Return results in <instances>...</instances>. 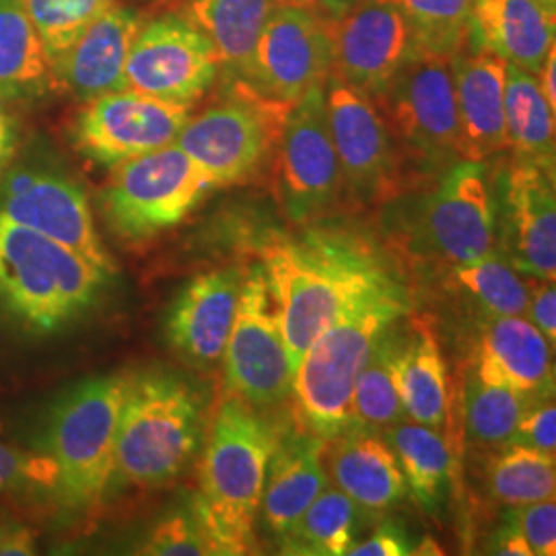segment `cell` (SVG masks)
<instances>
[{"label":"cell","instance_id":"cell-1","mask_svg":"<svg viewBox=\"0 0 556 556\" xmlns=\"http://www.w3.org/2000/svg\"><path fill=\"white\" fill-rule=\"evenodd\" d=\"M260 256L293 371L346 307L397 282L365 241L316 229L268 239Z\"/></svg>","mask_w":556,"mask_h":556},{"label":"cell","instance_id":"cell-2","mask_svg":"<svg viewBox=\"0 0 556 556\" xmlns=\"http://www.w3.org/2000/svg\"><path fill=\"white\" fill-rule=\"evenodd\" d=\"M278 435L280 431L258 408L238 396L223 402L213 418L202 457L200 495L192 501L213 555L252 551L254 519Z\"/></svg>","mask_w":556,"mask_h":556},{"label":"cell","instance_id":"cell-3","mask_svg":"<svg viewBox=\"0 0 556 556\" xmlns=\"http://www.w3.org/2000/svg\"><path fill=\"white\" fill-rule=\"evenodd\" d=\"M410 312L406 289L394 282L346 307L301 357L293 378L295 415L305 431L332 439L353 427L358 371L379 337Z\"/></svg>","mask_w":556,"mask_h":556},{"label":"cell","instance_id":"cell-4","mask_svg":"<svg viewBox=\"0 0 556 556\" xmlns=\"http://www.w3.org/2000/svg\"><path fill=\"white\" fill-rule=\"evenodd\" d=\"M105 277L56 239L0 215V305L25 328L54 332L80 318Z\"/></svg>","mask_w":556,"mask_h":556},{"label":"cell","instance_id":"cell-5","mask_svg":"<svg viewBox=\"0 0 556 556\" xmlns=\"http://www.w3.org/2000/svg\"><path fill=\"white\" fill-rule=\"evenodd\" d=\"M202 427L199 394L184 379L172 374L126 378L114 475L147 489L169 484L197 456Z\"/></svg>","mask_w":556,"mask_h":556},{"label":"cell","instance_id":"cell-6","mask_svg":"<svg viewBox=\"0 0 556 556\" xmlns=\"http://www.w3.org/2000/svg\"><path fill=\"white\" fill-rule=\"evenodd\" d=\"M124 390V376L85 379L50 410L41 454L54 464L56 493L71 507L98 503L112 482Z\"/></svg>","mask_w":556,"mask_h":556},{"label":"cell","instance_id":"cell-7","mask_svg":"<svg viewBox=\"0 0 556 556\" xmlns=\"http://www.w3.org/2000/svg\"><path fill=\"white\" fill-rule=\"evenodd\" d=\"M402 160L420 174H441L466 160L452 59L417 52L376 98Z\"/></svg>","mask_w":556,"mask_h":556},{"label":"cell","instance_id":"cell-8","mask_svg":"<svg viewBox=\"0 0 556 556\" xmlns=\"http://www.w3.org/2000/svg\"><path fill=\"white\" fill-rule=\"evenodd\" d=\"M217 184L176 142L112 167L101 194L110 229L124 241H147L186 219Z\"/></svg>","mask_w":556,"mask_h":556},{"label":"cell","instance_id":"cell-9","mask_svg":"<svg viewBox=\"0 0 556 556\" xmlns=\"http://www.w3.org/2000/svg\"><path fill=\"white\" fill-rule=\"evenodd\" d=\"M291 108L248 83H225V100L190 116L176 144L217 186L248 181L275 155Z\"/></svg>","mask_w":556,"mask_h":556},{"label":"cell","instance_id":"cell-10","mask_svg":"<svg viewBox=\"0 0 556 556\" xmlns=\"http://www.w3.org/2000/svg\"><path fill=\"white\" fill-rule=\"evenodd\" d=\"M410 231L418 254L447 268L495 252V194L486 163L459 160L443 169L435 188L417 200Z\"/></svg>","mask_w":556,"mask_h":556},{"label":"cell","instance_id":"cell-11","mask_svg":"<svg viewBox=\"0 0 556 556\" xmlns=\"http://www.w3.org/2000/svg\"><path fill=\"white\" fill-rule=\"evenodd\" d=\"M324 100L342 190L349 199L376 204L400 197L404 160L376 101L334 73L324 83Z\"/></svg>","mask_w":556,"mask_h":556},{"label":"cell","instance_id":"cell-12","mask_svg":"<svg viewBox=\"0 0 556 556\" xmlns=\"http://www.w3.org/2000/svg\"><path fill=\"white\" fill-rule=\"evenodd\" d=\"M223 363L227 388L250 406L268 410L291 397L295 371L262 264L243 273Z\"/></svg>","mask_w":556,"mask_h":556},{"label":"cell","instance_id":"cell-13","mask_svg":"<svg viewBox=\"0 0 556 556\" xmlns=\"http://www.w3.org/2000/svg\"><path fill=\"white\" fill-rule=\"evenodd\" d=\"M275 192L285 215L303 225L334 208L342 176L328 128L324 85L289 110L275 149Z\"/></svg>","mask_w":556,"mask_h":556},{"label":"cell","instance_id":"cell-14","mask_svg":"<svg viewBox=\"0 0 556 556\" xmlns=\"http://www.w3.org/2000/svg\"><path fill=\"white\" fill-rule=\"evenodd\" d=\"M213 41L186 13L142 21L126 62V89L192 105L219 77Z\"/></svg>","mask_w":556,"mask_h":556},{"label":"cell","instance_id":"cell-15","mask_svg":"<svg viewBox=\"0 0 556 556\" xmlns=\"http://www.w3.org/2000/svg\"><path fill=\"white\" fill-rule=\"evenodd\" d=\"M192 105L119 89L85 101L71 124V140L83 157L103 167L157 151L178 139Z\"/></svg>","mask_w":556,"mask_h":556},{"label":"cell","instance_id":"cell-16","mask_svg":"<svg viewBox=\"0 0 556 556\" xmlns=\"http://www.w3.org/2000/svg\"><path fill=\"white\" fill-rule=\"evenodd\" d=\"M332 21L314 7L278 4L260 34L248 85L268 100L295 105L332 71Z\"/></svg>","mask_w":556,"mask_h":556},{"label":"cell","instance_id":"cell-17","mask_svg":"<svg viewBox=\"0 0 556 556\" xmlns=\"http://www.w3.org/2000/svg\"><path fill=\"white\" fill-rule=\"evenodd\" d=\"M498 254L519 275L555 280V167L514 160L493 176Z\"/></svg>","mask_w":556,"mask_h":556},{"label":"cell","instance_id":"cell-18","mask_svg":"<svg viewBox=\"0 0 556 556\" xmlns=\"http://www.w3.org/2000/svg\"><path fill=\"white\" fill-rule=\"evenodd\" d=\"M0 215L56 239L105 275L114 273V262L101 245L91 204L77 181L54 172H4Z\"/></svg>","mask_w":556,"mask_h":556},{"label":"cell","instance_id":"cell-19","mask_svg":"<svg viewBox=\"0 0 556 556\" xmlns=\"http://www.w3.org/2000/svg\"><path fill=\"white\" fill-rule=\"evenodd\" d=\"M332 50L330 73L369 98L418 52L408 23L390 0H358L332 21Z\"/></svg>","mask_w":556,"mask_h":556},{"label":"cell","instance_id":"cell-20","mask_svg":"<svg viewBox=\"0 0 556 556\" xmlns=\"http://www.w3.org/2000/svg\"><path fill=\"white\" fill-rule=\"evenodd\" d=\"M241 280L239 268L202 273L179 291L167 312L169 346L200 371L215 369L223 361L238 312Z\"/></svg>","mask_w":556,"mask_h":556},{"label":"cell","instance_id":"cell-21","mask_svg":"<svg viewBox=\"0 0 556 556\" xmlns=\"http://www.w3.org/2000/svg\"><path fill=\"white\" fill-rule=\"evenodd\" d=\"M142 21L137 9L110 7L50 62L52 87L83 103L126 89V62Z\"/></svg>","mask_w":556,"mask_h":556},{"label":"cell","instance_id":"cell-22","mask_svg":"<svg viewBox=\"0 0 556 556\" xmlns=\"http://www.w3.org/2000/svg\"><path fill=\"white\" fill-rule=\"evenodd\" d=\"M396 324L392 374L404 413L415 422L443 433L457 452L454 392L438 337L422 319L410 321L402 332H396Z\"/></svg>","mask_w":556,"mask_h":556},{"label":"cell","instance_id":"cell-23","mask_svg":"<svg viewBox=\"0 0 556 556\" xmlns=\"http://www.w3.org/2000/svg\"><path fill=\"white\" fill-rule=\"evenodd\" d=\"M472 371L491 386L534 400L555 392L553 346L523 316H489L482 321Z\"/></svg>","mask_w":556,"mask_h":556},{"label":"cell","instance_id":"cell-24","mask_svg":"<svg viewBox=\"0 0 556 556\" xmlns=\"http://www.w3.org/2000/svg\"><path fill=\"white\" fill-rule=\"evenodd\" d=\"M321 457L328 480L355 501L363 516H383L408 493L396 456L378 431L349 427L324 439Z\"/></svg>","mask_w":556,"mask_h":556},{"label":"cell","instance_id":"cell-25","mask_svg":"<svg viewBox=\"0 0 556 556\" xmlns=\"http://www.w3.org/2000/svg\"><path fill=\"white\" fill-rule=\"evenodd\" d=\"M505 66L484 50L462 48L452 56L457 118L466 160L484 161L509 149L505 132Z\"/></svg>","mask_w":556,"mask_h":556},{"label":"cell","instance_id":"cell-26","mask_svg":"<svg viewBox=\"0 0 556 556\" xmlns=\"http://www.w3.org/2000/svg\"><path fill=\"white\" fill-rule=\"evenodd\" d=\"M324 439L299 427L278 435L262 491V517L280 540L328 486L324 468Z\"/></svg>","mask_w":556,"mask_h":556},{"label":"cell","instance_id":"cell-27","mask_svg":"<svg viewBox=\"0 0 556 556\" xmlns=\"http://www.w3.org/2000/svg\"><path fill=\"white\" fill-rule=\"evenodd\" d=\"M555 15L538 0H472L468 41L538 75L555 48Z\"/></svg>","mask_w":556,"mask_h":556},{"label":"cell","instance_id":"cell-28","mask_svg":"<svg viewBox=\"0 0 556 556\" xmlns=\"http://www.w3.org/2000/svg\"><path fill=\"white\" fill-rule=\"evenodd\" d=\"M277 0H188L186 15L213 41L225 83H248L260 34Z\"/></svg>","mask_w":556,"mask_h":556},{"label":"cell","instance_id":"cell-29","mask_svg":"<svg viewBox=\"0 0 556 556\" xmlns=\"http://www.w3.org/2000/svg\"><path fill=\"white\" fill-rule=\"evenodd\" d=\"M396 456L408 491L425 509H435L454 480V447L443 433L415 420H400L381 431Z\"/></svg>","mask_w":556,"mask_h":556},{"label":"cell","instance_id":"cell-30","mask_svg":"<svg viewBox=\"0 0 556 556\" xmlns=\"http://www.w3.org/2000/svg\"><path fill=\"white\" fill-rule=\"evenodd\" d=\"M50 87V60L21 0H0V100H38Z\"/></svg>","mask_w":556,"mask_h":556},{"label":"cell","instance_id":"cell-31","mask_svg":"<svg viewBox=\"0 0 556 556\" xmlns=\"http://www.w3.org/2000/svg\"><path fill=\"white\" fill-rule=\"evenodd\" d=\"M505 132L517 160L555 167V110L536 75L511 62L505 66Z\"/></svg>","mask_w":556,"mask_h":556},{"label":"cell","instance_id":"cell-32","mask_svg":"<svg viewBox=\"0 0 556 556\" xmlns=\"http://www.w3.org/2000/svg\"><path fill=\"white\" fill-rule=\"evenodd\" d=\"M534 402V397L482 381L470 369L454 400L457 433L480 447H503L511 441L519 420Z\"/></svg>","mask_w":556,"mask_h":556},{"label":"cell","instance_id":"cell-33","mask_svg":"<svg viewBox=\"0 0 556 556\" xmlns=\"http://www.w3.org/2000/svg\"><path fill=\"white\" fill-rule=\"evenodd\" d=\"M363 511L340 489H324L299 517L291 532L280 538L282 553L303 556L349 555L357 544Z\"/></svg>","mask_w":556,"mask_h":556},{"label":"cell","instance_id":"cell-34","mask_svg":"<svg viewBox=\"0 0 556 556\" xmlns=\"http://www.w3.org/2000/svg\"><path fill=\"white\" fill-rule=\"evenodd\" d=\"M491 495L503 505H528L555 498V456L507 443L486 466Z\"/></svg>","mask_w":556,"mask_h":556},{"label":"cell","instance_id":"cell-35","mask_svg":"<svg viewBox=\"0 0 556 556\" xmlns=\"http://www.w3.org/2000/svg\"><path fill=\"white\" fill-rule=\"evenodd\" d=\"M394 324L379 337L358 371L353 392V427L381 433L406 418L392 374Z\"/></svg>","mask_w":556,"mask_h":556},{"label":"cell","instance_id":"cell-36","mask_svg":"<svg viewBox=\"0 0 556 556\" xmlns=\"http://www.w3.org/2000/svg\"><path fill=\"white\" fill-rule=\"evenodd\" d=\"M457 289L477 299L489 316H523L530 287L516 268L497 252L452 266Z\"/></svg>","mask_w":556,"mask_h":556},{"label":"cell","instance_id":"cell-37","mask_svg":"<svg viewBox=\"0 0 556 556\" xmlns=\"http://www.w3.org/2000/svg\"><path fill=\"white\" fill-rule=\"evenodd\" d=\"M408 23L418 52L454 56L468 43L472 0H390Z\"/></svg>","mask_w":556,"mask_h":556},{"label":"cell","instance_id":"cell-38","mask_svg":"<svg viewBox=\"0 0 556 556\" xmlns=\"http://www.w3.org/2000/svg\"><path fill=\"white\" fill-rule=\"evenodd\" d=\"M52 62L68 50L80 34L116 4V0H21Z\"/></svg>","mask_w":556,"mask_h":556},{"label":"cell","instance_id":"cell-39","mask_svg":"<svg viewBox=\"0 0 556 556\" xmlns=\"http://www.w3.org/2000/svg\"><path fill=\"white\" fill-rule=\"evenodd\" d=\"M139 555L151 556H206L213 546L200 526L192 507L163 517L140 544Z\"/></svg>","mask_w":556,"mask_h":556},{"label":"cell","instance_id":"cell-40","mask_svg":"<svg viewBox=\"0 0 556 556\" xmlns=\"http://www.w3.org/2000/svg\"><path fill=\"white\" fill-rule=\"evenodd\" d=\"M34 489L59 491L56 468L50 457L25 454L0 441V493H25Z\"/></svg>","mask_w":556,"mask_h":556},{"label":"cell","instance_id":"cell-41","mask_svg":"<svg viewBox=\"0 0 556 556\" xmlns=\"http://www.w3.org/2000/svg\"><path fill=\"white\" fill-rule=\"evenodd\" d=\"M503 519L516 526L519 534L532 548V555H556L555 498L528 503V505H509Z\"/></svg>","mask_w":556,"mask_h":556},{"label":"cell","instance_id":"cell-42","mask_svg":"<svg viewBox=\"0 0 556 556\" xmlns=\"http://www.w3.org/2000/svg\"><path fill=\"white\" fill-rule=\"evenodd\" d=\"M509 443H517L542 454H556V408L553 396L534 402L519 420Z\"/></svg>","mask_w":556,"mask_h":556},{"label":"cell","instance_id":"cell-43","mask_svg":"<svg viewBox=\"0 0 556 556\" xmlns=\"http://www.w3.org/2000/svg\"><path fill=\"white\" fill-rule=\"evenodd\" d=\"M417 546L413 544L410 536L394 523V521H381L376 534L357 542L349 555L353 556H404L415 555Z\"/></svg>","mask_w":556,"mask_h":556},{"label":"cell","instance_id":"cell-44","mask_svg":"<svg viewBox=\"0 0 556 556\" xmlns=\"http://www.w3.org/2000/svg\"><path fill=\"white\" fill-rule=\"evenodd\" d=\"M528 295V312L526 318L530 319L542 337L555 346L556 340V291L555 280H536Z\"/></svg>","mask_w":556,"mask_h":556},{"label":"cell","instance_id":"cell-45","mask_svg":"<svg viewBox=\"0 0 556 556\" xmlns=\"http://www.w3.org/2000/svg\"><path fill=\"white\" fill-rule=\"evenodd\" d=\"M17 142H20V135H17L15 118L11 116L7 101L0 100V178L4 176V172L9 169L11 161L17 153Z\"/></svg>","mask_w":556,"mask_h":556},{"label":"cell","instance_id":"cell-46","mask_svg":"<svg viewBox=\"0 0 556 556\" xmlns=\"http://www.w3.org/2000/svg\"><path fill=\"white\" fill-rule=\"evenodd\" d=\"M489 553L503 556H534L528 542L519 534L516 526L505 521L489 544Z\"/></svg>","mask_w":556,"mask_h":556},{"label":"cell","instance_id":"cell-47","mask_svg":"<svg viewBox=\"0 0 556 556\" xmlns=\"http://www.w3.org/2000/svg\"><path fill=\"white\" fill-rule=\"evenodd\" d=\"M34 538L23 530V528H13V530H4V540H2V551L0 555H34Z\"/></svg>","mask_w":556,"mask_h":556},{"label":"cell","instance_id":"cell-48","mask_svg":"<svg viewBox=\"0 0 556 556\" xmlns=\"http://www.w3.org/2000/svg\"><path fill=\"white\" fill-rule=\"evenodd\" d=\"M536 79L542 89V96L546 98L548 105L556 110V48H553L546 60L542 62Z\"/></svg>","mask_w":556,"mask_h":556},{"label":"cell","instance_id":"cell-49","mask_svg":"<svg viewBox=\"0 0 556 556\" xmlns=\"http://www.w3.org/2000/svg\"><path fill=\"white\" fill-rule=\"evenodd\" d=\"M358 0H314V9L324 20L337 21L353 7Z\"/></svg>","mask_w":556,"mask_h":556},{"label":"cell","instance_id":"cell-50","mask_svg":"<svg viewBox=\"0 0 556 556\" xmlns=\"http://www.w3.org/2000/svg\"><path fill=\"white\" fill-rule=\"evenodd\" d=\"M278 4H298V7H314V0H277Z\"/></svg>","mask_w":556,"mask_h":556},{"label":"cell","instance_id":"cell-51","mask_svg":"<svg viewBox=\"0 0 556 556\" xmlns=\"http://www.w3.org/2000/svg\"><path fill=\"white\" fill-rule=\"evenodd\" d=\"M540 4H544L548 11H555L556 13V0H538Z\"/></svg>","mask_w":556,"mask_h":556},{"label":"cell","instance_id":"cell-52","mask_svg":"<svg viewBox=\"0 0 556 556\" xmlns=\"http://www.w3.org/2000/svg\"><path fill=\"white\" fill-rule=\"evenodd\" d=\"M2 540H4V528L0 526V551H2Z\"/></svg>","mask_w":556,"mask_h":556}]
</instances>
